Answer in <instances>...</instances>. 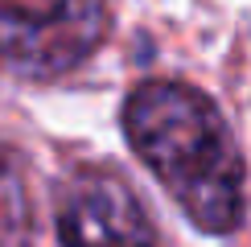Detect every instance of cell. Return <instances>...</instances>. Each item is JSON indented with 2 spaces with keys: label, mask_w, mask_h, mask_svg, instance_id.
<instances>
[{
  "label": "cell",
  "mask_w": 251,
  "mask_h": 247,
  "mask_svg": "<svg viewBox=\"0 0 251 247\" xmlns=\"http://www.w3.org/2000/svg\"><path fill=\"white\" fill-rule=\"evenodd\" d=\"M124 136L190 222L210 235L243 222V152L210 95L177 78H144L124 99Z\"/></svg>",
  "instance_id": "1"
},
{
  "label": "cell",
  "mask_w": 251,
  "mask_h": 247,
  "mask_svg": "<svg viewBox=\"0 0 251 247\" xmlns=\"http://www.w3.org/2000/svg\"><path fill=\"white\" fill-rule=\"evenodd\" d=\"M107 0H0V70L46 82L82 66L107 41Z\"/></svg>",
  "instance_id": "2"
},
{
  "label": "cell",
  "mask_w": 251,
  "mask_h": 247,
  "mask_svg": "<svg viewBox=\"0 0 251 247\" xmlns=\"http://www.w3.org/2000/svg\"><path fill=\"white\" fill-rule=\"evenodd\" d=\"M62 247H161L132 185L111 169H78L58 198Z\"/></svg>",
  "instance_id": "3"
}]
</instances>
